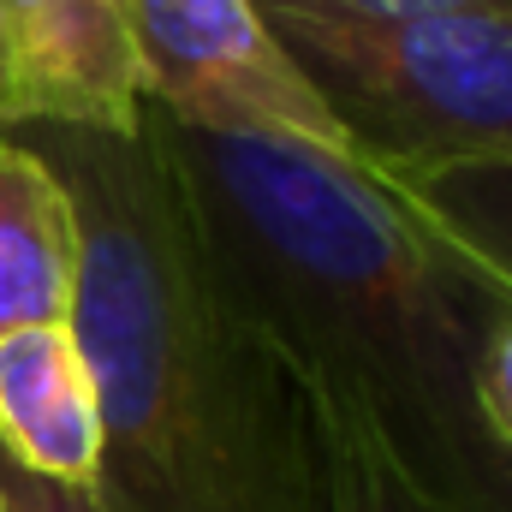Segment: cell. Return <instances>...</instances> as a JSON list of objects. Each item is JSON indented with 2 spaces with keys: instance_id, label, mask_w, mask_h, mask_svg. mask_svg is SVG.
I'll return each instance as SVG.
<instances>
[{
  "instance_id": "5b68a950",
  "label": "cell",
  "mask_w": 512,
  "mask_h": 512,
  "mask_svg": "<svg viewBox=\"0 0 512 512\" xmlns=\"http://www.w3.org/2000/svg\"><path fill=\"white\" fill-rule=\"evenodd\" d=\"M126 0H0V131H143Z\"/></svg>"
},
{
  "instance_id": "52a82bcc",
  "label": "cell",
  "mask_w": 512,
  "mask_h": 512,
  "mask_svg": "<svg viewBox=\"0 0 512 512\" xmlns=\"http://www.w3.org/2000/svg\"><path fill=\"white\" fill-rule=\"evenodd\" d=\"M84 227L54 161L0 131V340L42 322H72Z\"/></svg>"
},
{
  "instance_id": "8992f818",
  "label": "cell",
  "mask_w": 512,
  "mask_h": 512,
  "mask_svg": "<svg viewBox=\"0 0 512 512\" xmlns=\"http://www.w3.org/2000/svg\"><path fill=\"white\" fill-rule=\"evenodd\" d=\"M0 453L54 483H96L102 399L72 322H42L0 340Z\"/></svg>"
},
{
  "instance_id": "277c9868",
  "label": "cell",
  "mask_w": 512,
  "mask_h": 512,
  "mask_svg": "<svg viewBox=\"0 0 512 512\" xmlns=\"http://www.w3.org/2000/svg\"><path fill=\"white\" fill-rule=\"evenodd\" d=\"M143 102L185 131L364 161L256 0H126Z\"/></svg>"
},
{
  "instance_id": "3957f363",
  "label": "cell",
  "mask_w": 512,
  "mask_h": 512,
  "mask_svg": "<svg viewBox=\"0 0 512 512\" xmlns=\"http://www.w3.org/2000/svg\"><path fill=\"white\" fill-rule=\"evenodd\" d=\"M316 96L387 179L512 161V6L364 18L256 0Z\"/></svg>"
},
{
  "instance_id": "7c38bea8",
  "label": "cell",
  "mask_w": 512,
  "mask_h": 512,
  "mask_svg": "<svg viewBox=\"0 0 512 512\" xmlns=\"http://www.w3.org/2000/svg\"><path fill=\"white\" fill-rule=\"evenodd\" d=\"M316 6L364 12V18H405V12H459V6H512V0H316Z\"/></svg>"
},
{
  "instance_id": "7a4b0ae2",
  "label": "cell",
  "mask_w": 512,
  "mask_h": 512,
  "mask_svg": "<svg viewBox=\"0 0 512 512\" xmlns=\"http://www.w3.org/2000/svg\"><path fill=\"white\" fill-rule=\"evenodd\" d=\"M84 227L72 334L96 370L108 512H322L310 393L209 239L155 108L137 137L18 131Z\"/></svg>"
},
{
  "instance_id": "ba28073f",
  "label": "cell",
  "mask_w": 512,
  "mask_h": 512,
  "mask_svg": "<svg viewBox=\"0 0 512 512\" xmlns=\"http://www.w3.org/2000/svg\"><path fill=\"white\" fill-rule=\"evenodd\" d=\"M298 370V364H292ZM304 382V376H298ZM322 453V512H441L382 447L370 417L322 382H304Z\"/></svg>"
},
{
  "instance_id": "8fae6325",
  "label": "cell",
  "mask_w": 512,
  "mask_h": 512,
  "mask_svg": "<svg viewBox=\"0 0 512 512\" xmlns=\"http://www.w3.org/2000/svg\"><path fill=\"white\" fill-rule=\"evenodd\" d=\"M483 417L501 435V447L512 453V322L495 334V346L483 358Z\"/></svg>"
},
{
  "instance_id": "6da1fadb",
  "label": "cell",
  "mask_w": 512,
  "mask_h": 512,
  "mask_svg": "<svg viewBox=\"0 0 512 512\" xmlns=\"http://www.w3.org/2000/svg\"><path fill=\"white\" fill-rule=\"evenodd\" d=\"M209 239L304 382L346 393L441 512H512L483 358L512 280L370 161L161 120Z\"/></svg>"
},
{
  "instance_id": "30bf717a",
  "label": "cell",
  "mask_w": 512,
  "mask_h": 512,
  "mask_svg": "<svg viewBox=\"0 0 512 512\" xmlns=\"http://www.w3.org/2000/svg\"><path fill=\"white\" fill-rule=\"evenodd\" d=\"M0 512H108L96 483H54L0 453Z\"/></svg>"
},
{
  "instance_id": "9c48e42d",
  "label": "cell",
  "mask_w": 512,
  "mask_h": 512,
  "mask_svg": "<svg viewBox=\"0 0 512 512\" xmlns=\"http://www.w3.org/2000/svg\"><path fill=\"white\" fill-rule=\"evenodd\" d=\"M441 227H453L483 262L512 280V161L483 167H441L423 179H399Z\"/></svg>"
}]
</instances>
